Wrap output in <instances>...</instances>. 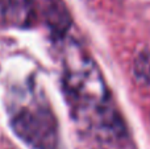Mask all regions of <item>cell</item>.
<instances>
[{
    "instance_id": "obj_1",
    "label": "cell",
    "mask_w": 150,
    "mask_h": 149,
    "mask_svg": "<svg viewBox=\"0 0 150 149\" xmlns=\"http://www.w3.org/2000/svg\"><path fill=\"white\" fill-rule=\"evenodd\" d=\"M13 126L18 136L23 137L30 145L41 149H47L46 147H50L47 137L54 136V128L49 124L47 118L25 114L18 116Z\"/></svg>"
},
{
    "instance_id": "obj_2",
    "label": "cell",
    "mask_w": 150,
    "mask_h": 149,
    "mask_svg": "<svg viewBox=\"0 0 150 149\" xmlns=\"http://www.w3.org/2000/svg\"><path fill=\"white\" fill-rule=\"evenodd\" d=\"M133 70L140 81L150 84V52H144L138 55Z\"/></svg>"
}]
</instances>
